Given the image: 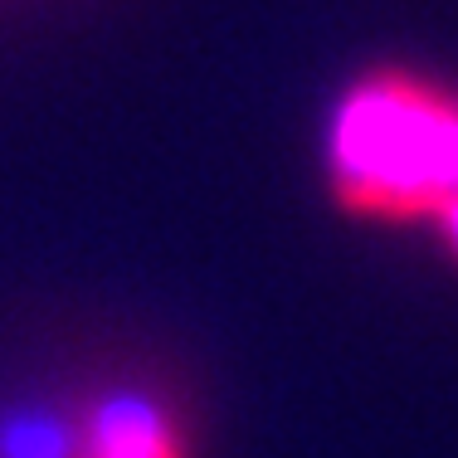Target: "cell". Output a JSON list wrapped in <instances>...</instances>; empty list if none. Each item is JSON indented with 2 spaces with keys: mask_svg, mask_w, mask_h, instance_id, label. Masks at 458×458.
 <instances>
[{
  "mask_svg": "<svg viewBox=\"0 0 458 458\" xmlns=\"http://www.w3.org/2000/svg\"><path fill=\"white\" fill-rule=\"evenodd\" d=\"M79 458H195V444L166 395L117 386L79 410Z\"/></svg>",
  "mask_w": 458,
  "mask_h": 458,
  "instance_id": "obj_2",
  "label": "cell"
},
{
  "mask_svg": "<svg viewBox=\"0 0 458 458\" xmlns=\"http://www.w3.org/2000/svg\"><path fill=\"white\" fill-rule=\"evenodd\" d=\"M429 234H434V244H439V254L449 259V264L458 268V200L449 205V210L439 215V220L429 225Z\"/></svg>",
  "mask_w": 458,
  "mask_h": 458,
  "instance_id": "obj_4",
  "label": "cell"
},
{
  "mask_svg": "<svg viewBox=\"0 0 458 458\" xmlns=\"http://www.w3.org/2000/svg\"><path fill=\"white\" fill-rule=\"evenodd\" d=\"M0 458H79V414H10L0 424Z\"/></svg>",
  "mask_w": 458,
  "mask_h": 458,
  "instance_id": "obj_3",
  "label": "cell"
},
{
  "mask_svg": "<svg viewBox=\"0 0 458 458\" xmlns=\"http://www.w3.org/2000/svg\"><path fill=\"white\" fill-rule=\"evenodd\" d=\"M322 185L356 225L429 229L458 200V83L410 64L361 69L327 107Z\"/></svg>",
  "mask_w": 458,
  "mask_h": 458,
  "instance_id": "obj_1",
  "label": "cell"
}]
</instances>
